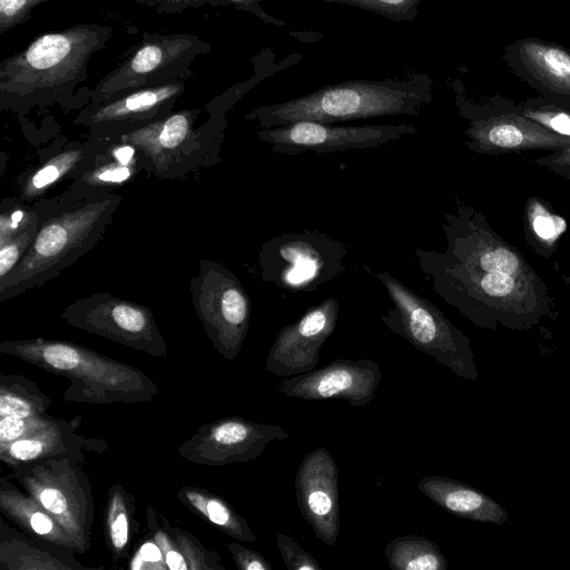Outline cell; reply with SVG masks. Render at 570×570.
I'll return each mask as SVG.
<instances>
[{
  "label": "cell",
  "instance_id": "obj_1",
  "mask_svg": "<svg viewBox=\"0 0 570 570\" xmlns=\"http://www.w3.org/2000/svg\"><path fill=\"white\" fill-rule=\"evenodd\" d=\"M454 198L442 224L445 250L414 249L432 289L480 328L537 326L553 311L546 282L483 214Z\"/></svg>",
  "mask_w": 570,
  "mask_h": 570
},
{
  "label": "cell",
  "instance_id": "obj_2",
  "mask_svg": "<svg viewBox=\"0 0 570 570\" xmlns=\"http://www.w3.org/2000/svg\"><path fill=\"white\" fill-rule=\"evenodd\" d=\"M432 99V80L424 73L404 79H357L326 85L305 96L259 107L246 119L267 129L298 120L335 124L384 116H417Z\"/></svg>",
  "mask_w": 570,
  "mask_h": 570
},
{
  "label": "cell",
  "instance_id": "obj_3",
  "mask_svg": "<svg viewBox=\"0 0 570 570\" xmlns=\"http://www.w3.org/2000/svg\"><path fill=\"white\" fill-rule=\"evenodd\" d=\"M119 202L118 196H102L43 223L22 258L1 281V297L37 287L73 264L96 244Z\"/></svg>",
  "mask_w": 570,
  "mask_h": 570
},
{
  "label": "cell",
  "instance_id": "obj_4",
  "mask_svg": "<svg viewBox=\"0 0 570 570\" xmlns=\"http://www.w3.org/2000/svg\"><path fill=\"white\" fill-rule=\"evenodd\" d=\"M108 37L106 27L88 24L38 37L1 63L2 92L23 97L72 87Z\"/></svg>",
  "mask_w": 570,
  "mask_h": 570
},
{
  "label": "cell",
  "instance_id": "obj_5",
  "mask_svg": "<svg viewBox=\"0 0 570 570\" xmlns=\"http://www.w3.org/2000/svg\"><path fill=\"white\" fill-rule=\"evenodd\" d=\"M393 304L381 316L395 334L420 352L445 365L456 376L469 381L479 377L470 338L428 298L419 295L389 272H379Z\"/></svg>",
  "mask_w": 570,
  "mask_h": 570
},
{
  "label": "cell",
  "instance_id": "obj_6",
  "mask_svg": "<svg viewBox=\"0 0 570 570\" xmlns=\"http://www.w3.org/2000/svg\"><path fill=\"white\" fill-rule=\"evenodd\" d=\"M346 254V246L325 233H284L262 245V278L291 293L313 292L345 271Z\"/></svg>",
  "mask_w": 570,
  "mask_h": 570
},
{
  "label": "cell",
  "instance_id": "obj_7",
  "mask_svg": "<svg viewBox=\"0 0 570 570\" xmlns=\"http://www.w3.org/2000/svg\"><path fill=\"white\" fill-rule=\"evenodd\" d=\"M411 124L336 126L313 120L262 129L257 132L275 154L295 156L305 151L317 154L372 149L417 132Z\"/></svg>",
  "mask_w": 570,
  "mask_h": 570
},
{
  "label": "cell",
  "instance_id": "obj_8",
  "mask_svg": "<svg viewBox=\"0 0 570 570\" xmlns=\"http://www.w3.org/2000/svg\"><path fill=\"white\" fill-rule=\"evenodd\" d=\"M205 47L196 36L169 35L153 37L129 59L107 75L97 86L104 100L127 92L174 81Z\"/></svg>",
  "mask_w": 570,
  "mask_h": 570
},
{
  "label": "cell",
  "instance_id": "obj_9",
  "mask_svg": "<svg viewBox=\"0 0 570 570\" xmlns=\"http://www.w3.org/2000/svg\"><path fill=\"white\" fill-rule=\"evenodd\" d=\"M468 119L464 145L475 154L499 156L527 150L557 151L570 145V138L550 131L521 115L515 108L481 110L458 100Z\"/></svg>",
  "mask_w": 570,
  "mask_h": 570
},
{
  "label": "cell",
  "instance_id": "obj_10",
  "mask_svg": "<svg viewBox=\"0 0 570 570\" xmlns=\"http://www.w3.org/2000/svg\"><path fill=\"white\" fill-rule=\"evenodd\" d=\"M381 379L380 365L373 360L338 358L323 367L283 379L278 392L304 401L337 399L357 407L375 397Z\"/></svg>",
  "mask_w": 570,
  "mask_h": 570
},
{
  "label": "cell",
  "instance_id": "obj_11",
  "mask_svg": "<svg viewBox=\"0 0 570 570\" xmlns=\"http://www.w3.org/2000/svg\"><path fill=\"white\" fill-rule=\"evenodd\" d=\"M338 313V302L328 297L284 326L269 348L266 371L288 377L316 368L321 348L335 331Z\"/></svg>",
  "mask_w": 570,
  "mask_h": 570
},
{
  "label": "cell",
  "instance_id": "obj_12",
  "mask_svg": "<svg viewBox=\"0 0 570 570\" xmlns=\"http://www.w3.org/2000/svg\"><path fill=\"white\" fill-rule=\"evenodd\" d=\"M295 497L316 538L333 547L341 529L338 468L325 448L304 455L295 476Z\"/></svg>",
  "mask_w": 570,
  "mask_h": 570
},
{
  "label": "cell",
  "instance_id": "obj_13",
  "mask_svg": "<svg viewBox=\"0 0 570 570\" xmlns=\"http://www.w3.org/2000/svg\"><path fill=\"white\" fill-rule=\"evenodd\" d=\"M417 489L438 507L458 518L498 525L509 520L507 510L499 502L462 481L426 475L419 481Z\"/></svg>",
  "mask_w": 570,
  "mask_h": 570
},
{
  "label": "cell",
  "instance_id": "obj_14",
  "mask_svg": "<svg viewBox=\"0 0 570 570\" xmlns=\"http://www.w3.org/2000/svg\"><path fill=\"white\" fill-rule=\"evenodd\" d=\"M289 433L279 425L262 424L239 417L219 423L212 440L225 462H246L259 456L272 441L286 440Z\"/></svg>",
  "mask_w": 570,
  "mask_h": 570
},
{
  "label": "cell",
  "instance_id": "obj_15",
  "mask_svg": "<svg viewBox=\"0 0 570 570\" xmlns=\"http://www.w3.org/2000/svg\"><path fill=\"white\" fill-rule=\"evenodd\" d=\"M214 298L215 314L225 348L234 356L248 330L249 298L238 279L225 269L216 275Z\"/></svg>",
  "mask_w": 570,
  "mask_h": 570
},
{
  "label": "cell",
  "instance_id": "obj_16",
  "mask_svg": "<svg viewBox=\"0 0 570 570\" xmlns=\"http://www.w3.org/2000/svg\"><path fill=\"white\" fill-rule=\"evenodd\" d=\"M519 55L529 72L560 97L556 104L570 108V52L556 45L525 40Z\"/></svg>",
  "mask_w": 570,
  "mask_h": 570
},
{
  "label": "cell",
  "instance_id": "obj_17",
  "mask_svg": "<svg viewBox=\"0 0 570 570\" xmlns=\"http://www.w3.org/2000/svg\"><path fill=\"white\" fill-rule=\"evenodd\" d=\"M184 90L177 80L127 92L99 108L96 122L132 120L156 115L168 107Z\"/></svg>",
  "mask_w": 570,
  "mask_h": 570
},
{
  "label": "cell",
  "instance_id": "obj_18",
  "mask_svg": "<svg viewBox=\"0 0 570 570\" xmlns=\"http://www.w3.org/2000/svg\"><path fill=\"white\" fill-rule=\"evenodd\" d=\"M384 556L392 570H446L449 566L438 544L419 534L392 539Z\"/></svg>",
  "mask_w": 570,
  "mask_h": 570
},
{
  "label": "cell",
  "instance_id": "obj_19",
  "mask_svg": "<svg viewBox=\"0 0 570 570\" xmlns=\"http://www.w3.org/2000/svg\"><path fill=\"white\" fill-rule=\"evenodd\" d=\"M567 229L563 217L554 213L539 197H531L524 206V238L540 256L550 257Z\"/></svg>",
  "mask_w": 570,
  "mask_h": 570
},
{
  "label": "cell",
  "instance_id": "obj_20",
  "mask_svg": "<svg viewBox=\"0 0 570 570\" xmlns=\"http://www.w3.org/2000/svg\"><path fill=\"white\" fill-rule=\"evenodd\" d=\"M515 109L550 131L570 138V108L553 101L530 100Z\"/></svg>",
  "mask_w": 570,
  "mask_h": 570
},
{
  "label": "cell",
  "instance_id": "obj_21",
  "mask_svg": "<svg viewBox=\"0 0 570 570\" xmlns=\"http://www.w3.org/2000/svg\"><path fill=\"white\" fill-rule=\"evenodd\" d=\"M367 10L393 21H410L417 16L419 4L423 0H321Z\"/></svg>",
  "mask_w": 570,
  "mask_h": 570
},
{
  "label": "cell",
  "instance_id": "obj_22",
  "mask_svg": "<svg viewBox=\"0 0 570 570\" xmlns=\"http://www.w3.org/2000/svg\"><path fill=\"white\" fill-rule=\"evenodd\" d=\"M276 544L288 570H322L318 561L293 537L277 533Z\"/></svg>",
  "mask_w": 570,
  "mask_h": 570
},
{
  "label": "cell",
  "instance_id": "obj_23",
  "mask_svg": "<svg viewBox=\"0 0 570 570\" xmlns=\"http://www.w3.org/2000/svg\"><path fill=\"white\" fill-rule=\"evenodd\" d=\"M37 227L31 226L1 245L0 278L1 281L16 267L32 243Z\"/></svg>",
  "mask_w": 570,
  "mask_h": 570
},
{
  "label": "cell",
  "instance_id": "obj_24",
  "mask_svg": "<svg viewBox=\"0 0 570 570\" xmlns=\"http://www.w3.org/2000/svg\"><path fill=\"white\" fill-rule=\"evenodd\" d=\"M110 317L118 328L128 333H140L148 325L145 311L126 302L111 303Z\"/></svg>",
  "mask_w": 570,
  "mask_h": 570
},
{
  "label": "cell",
  "instance_id": "obj_25",
  "mask_svg": "<svg viewBox=\"0 0 570 570\" xmlns=\"http://www.w3.org/2000/svg\"><path fill=\"white\" fill-rule=\"evenodd\" d=\"M80 158V153L67 151L40 168L30 179L33 189H42L58 180Z\"/></svg>",
  "mask_w": 570,
  "mask_h": 570
},
{
  "label": "cell",
  "instance_id": "obj_26",
  "mask_svg": "<svg viewBox=\"0 0 570 570\" xmlns=\"http://www.w3.org/2000/svg\"><path fill=\"white\" fill-rule=\"evenodd\" d=\"M189 130V117L186 112H177L167 117L159 125L158 142L163 148L174 149L186 138Z\"/></svg>",
  "mask_w": 570,
  "mask_h": 570
},
{
  "label": "cell",
  "instance_id": "obj_27",
  "mask_svg": "<svg viewBox=\"0 0 570 570\" xmlns=\"http://www.w3.org/2000/svg\"><path fill=\"white\" fill-rule=\"evenodd\" d=\"M41 355L48 365L60 371H70L77 367L81 361L76 348L61 343L45 345Z\"/></svg>",
  "mask_w": 570,
  "mask_h": 570
},
{
  "label": "cell",
  "instance_id": "obj_28",
  "mask_svg": "<svg viewBox=\"0 0 570 570\" xmlns=\"http://www.w3.org/2000/svg\"><path fill=\"white\" fill-rule=\"evenodd\" d=\"M49 0H0V31L14 27L26 20L37 4Z\"/></svg>",
  "mask_w": 570,
  "mask_h": 570
},
{
  "label": "cell",
  "instance_id": "obj_29",
  "mask_svg": "<svg viewBox=\"0 0 570 570\" xmlns=\"http://www.w3.org/2000/svg\"><path fill=\"white\" fill-rule=\"evenodd\" d=\"M535 163L548 168L553 174L570 180V145L547 156L539 157L535 159Z\"/></svg>",
  "mask_w": 570,
  "mask_h": 570
},
{
  "label": "cell",
  "instance_id": "obj_30",
  "mask_svg": "<svg viewBox=\"0 0 570 570\" xmlns=\"http://www.w3.org/2000/svg\"><path fill=\"white\" fill-rule=\"evenodd\" d=\"M235 561L244 570H272V564L256 551L239 547L237 544L229 547Z\"/></svg>",
  "mask_w": 570,
  "mask_h": 570
},
{
  "label": "cell",
  "instance_id": "obj_31",
  "mask_svg": "<svg viewBox=\"0 0 570 570\" xmlns=\"http://www.w3.org/2000/svg\"><path fill=\"white\" fill-rule=\"evenodd\" d=\"M32 412V409L28 402L22 400L21 397L12 396L6 393H2L0 399V415L4 416H14L20 419L28 417Z\"/></svg>",
  "mask_w": 570,
  "mask_h": 570
},
{
  "label": "cell",
  "instance_id": "obj_32",
  "mask_svg": "<svg viewBox=\"0 0 570 570\" xmlns=\"http://www.w3.org/2000/svg\"><path fill=\"white\" fill-rule=\"evenodd\" d=\"M45 445L39 440L22 439L14 441L10 446V455L17 460H31L43 452Z\"/></svg>",
  "mask_w": 570,
  "mask_h": 570
},
{
  "label": "cell",
  "instance_id": "obj_33",
  "mask_svg": "<svg viewBox=\"0 0 570 570\" xmlns=\"http://www.w3.org/2000/svg\"><path fill=\"white\" fill-rule=\"evenodd\" d=\"M26 429L23 419L4 416L0 421V439L2 443L18 440Z\"/></svg>",
  "mask_w": 570,
  "mask_h": 570
},
{
  "label": "cell",
  "instance_id": "obj_34",
  "mask_svg": "<svg viewBox=\"0 0 570 570\" xmlns=\"http://www.w3.org/2000/svg\"><path fill=\"white\" fill-rule=\"evenodd\" d=\"M234 3L239 9L246 10L265 22L273 23L277 27H285L287 23L283 20H279L271 14H268L262 7L263 0H228Z\"/></svg>",
  "mask_w": 570,
  "mask_h": 570
},
{
  "label": "cell",
  "instance_id": "obj_35",
  "mask_svg": "<svg viewBox=\"0 0 570 570\" xmlns=\"http://www.w3.org/2000/svg\"><path fill=\"white\" fill-rule=\"evenodd\" d=\"M40 502L53 514H60L67 508L63 494L57 489H45L40 494Z\"/></svg>",
  "mask_w": 570,
  "mask_h": 570
},
{
  "label": "cell",
  "instance_id": "obj_36",
  "mask_svg": "<svg viewBox=\"0 0 570 570\" xmlns=\"http://www.w3.org/2000/svg\"><path fill=\"white\" fill-rule=\"evenodd\" d=\"M26 215V212L16 209L10 214L8 218H6L4 215L1 216V244L6 242L8 235L10 236V239L12 238L11 235H13L14 232L21 227Z\"/></svg>",
  "mask_w": 570,
  "mask_h": 570
},
{
  "label": "cell",
  "instance_id": "obj_37",
  "mask_svg": "<svg viewBox=\"0 0 570 570\" xmlns=\"http://www.w3.org/2000/svg\"><path fill=\"white\" fill-rule=\"evenodd\" d=\"M111 539L116 548H122L127 542L128 523L124 513H119L111 523Z\"/></svg>",
  "mask_w": 570,
  "mask_h": 570
},
{
  "label": "cell",
  "instance_id": "obj_38",
  "mask_svg": "<svg viewBox=\"0 0 570 570\" xmlns=\"http://www.w3.org/2000/svg\"><path fill=\"white\" fill-rule=\"evenodd\" d=\"M130 176V169L127 166L119 165L110 167L99 173L98 178L101 181L121 183Z\"/></svg>",
  "mask_w": 570,
  "mask_h": 570
},
{
  "label": "cell",
  "instance_id": "obj_39",
  "mask_svg": "<svg viewBox=\"0 0 570 570\" xmlns=\"http://www.w3.org/2000/svg\"><path fill=\"white\" fill-rule=\"evenodd\" d=\"M30 525L38 534H47L52 530L51 519L41 512H36L30 518Z\"/></svg>",
  "mask_w": 570,
  "mask_h": 570
},
{
  "label": "cell",
  "instance_id": "obj_40",
  "mask_svg": "<svg viewBox=\"0 0 570 570\" xmlns=\"http://www.w3.org/2000/svg\"><path fill=\"white\" fill-rule=\"evenodd\" d=\"M140 558L146 562H158L161 560V552L156 544L147 542L140 549Z\"/></svg>",
  "mask_w": 570,
  "mask_h": 570
},
{
  "label": "cell",
  "instance_id": "obj_41",
  "mask_svg": "<svg viewBox=\"0 0 570 570\" xmlns=\"http://www.w3.org/2000/svg\"><path fill=\"white\" fill-rule=\"evenodd\" d=\"M166 563L173 570L187 569L184 558L176 551H168L166 553Z\"/></svg>",
  "mask_w": 570,
  "mask_h": 570
},
{
  "label": "cell",
  "instance_id": "obj_42",
  "mask_svg": "<svg viewBox=\"0 0 570 570\" xmlns=\"http://www.w3.org/2000/svg\"><path fill=\"white\" fill-rule=\"evenodd\" d=\"M135 150L130 146H122L116 149L115 157L119 165L127 166L129 165Z\"/></svg>",
  "mask_w": 570,
  "mask_h": 570
}]
</instances>
